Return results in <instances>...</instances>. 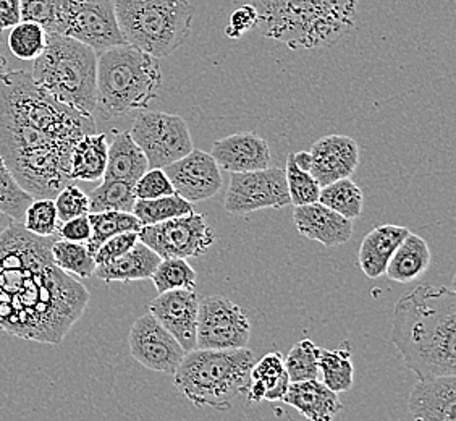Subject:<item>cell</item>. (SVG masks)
I'll return each mask as SVG.
<instances>
[{
    "mask_svg": "<svg viewBox=\"0 0 456 421\" xmlns=\"http://www.w3.org/2000/svg\"><path fill=\"white\" fill-rule=\"evenodd\" d=\"M128 345L133 359L144 368L166 375L175 373L186 353L175 337L151 313L133 323Z\"/></svg>",
    "mask_w": 456,
    "mask_h": 421,
    "instance_id": "cell-14",
    "label": "cell"
},
{
    "mask_svg": "<svg viewBox=\"0 0 456 421\" xmlns=\"http://www.w3.org/2000/svg\"><path fill=\"white\" fill-rule=\"evenodd\" d=\"M89 198V212H104V210H122L133 212L136 202L134 185L122 180H107L94 188Z\"/></svg>",
    "mask_w": 456,
    "mask_h": 421,
    "instance_id": "cell-32",
    "label": "cell"
},
{
    "mask_svg": "<svg viewBox=\"0 0 456 421\" xmlns=\"http://www.w3.org/2000/svg\"><path fill=\"white\" fill-rule=\"evenodd\" d=\"M289 204L285 170L271 166L251 172H233L224 200V208L233 216L267 208L281 210Z\"/></svg>",
    "mask_w": 456,
    "mask_h": 421,
    "instance_id": "cell-13",
    "label": "cell"
},
{
    "mask_svg": "<svg viewBox=\"0 0 456 421\" xmlns=\"http://www.w3.org/2000/svg\"><path fill=\"white\" fill-rule=\"evenodd\" d=\"M150 169H164L193 150L188 125L180 115L142 111L130 130Z\"/></svg>",
    "mask_w": 456,
    "mask_h": 421,
    "instance_id": "cell-10",
    "label": "cell"
},
{
    "mask_svg": "<svg viewBox=\"0 0 456 421\" xmlns=\"http://www.w3.org/2000/svg\"><path fill=\"white\" fill-rule=\"evenodd\" d=\"M4 45V36L0 33V45Z\"/></svg>",
    "mask_w": 456,
    "mask_h": 421,
    "instance_id": "cell-50",
    "label": "cell"
},
{
    "mask_svg": "<svg viewBox=\"0 0 456 421\" xmlns=\"http://www.w3.org/2000/svg\"><path fill=\"white\" fill-rule=\"evenodd\" d=\"M251 337V323L235 301L222 295L200 300L196 349H243Z\"/></svg>",
    "mask_w": 456,
    "mask_h": 421,
    "instance_id": "cell-12",
    "label": "cell"
},
{
    "mask_svg": "<svg viewBox=\"0 0 456 421\" xmlns=\"http://www.w3.org/2000/svg\"><path fill=\"white\" fill-rule=\"evenodd\" d=\"M106 133H88L73 146L70 156L71 180L96 182L104 177L107 166Z\"/></svg>",
    "mask_w": 456,
    "mask_h": 421,
    "instance_id": "cell-26",
    "label": "cell"
},
{
    "mask_svg": "<svg viewBox=\"0 0 456 421\" xmlns=\"http://www.w3.org/2000/svg\"><path fill=\"white\" fill-rule=\"evenodd\" d=\"M255 353L248 347L230 351L193 349L184 353L174 373V384L196 407L230 410L246 394Z\"/></svg>",
    "mask_w": 456,
    "mask_h": 421,
    "instance_id": "cell-5",
    "label": "cell"
},
{
    "mask_svg": "<svg viewBox=\"0 0 456 421\" xmlns=\"http://www.w3.org/2000/svg\"><path fill=\"white\" fill-rule=\"evenodd\" d=\"M23 21H33L45 28L47 33L53 27V0H20Z\"/></svg>",
    "mask_w": 456,
    "mask_h": 421,
    "instance_id": "cell-43",
    "label": "cell"
},
{
    "mask_svg": "<svg viewBox=\"0 0 456 421\" xmlns=\"http://www.w3.org/2000/svg\"><path fill=\"white\" fill-rule=\"evenodd\" d=\"M5 67H7V59H5V57H4L2 54H0V73L4 71V69H5Z\"/></svg>",
    "mask_w": 456,
    "mask_h": 421,
    "instance_id": "cell-49",
    "label": "cell"
},
{
    "mask_svg": "<svg viewBox=\"0 0 456 421\" xmlns=\"http://www.w3.org/2000/svg\"><path fill=\"white\" fill-rule=\"evenodd\" d=\"M256 2H263V0H256Z\"/></svg>",
    "mask_w": 456,
    "mask_h": 421,
    "instance_id": "cell-51",
    "label": "cell"
},
{
    "mask_svg": "<svg viewBox=\"0 0 456 421\" xmlns=\"http://www.w3.org/2000/svg\"><path fill=\"white\" fill-rule=\"evenodd\" d=\"M7 43L10 53L20 61H35L45 51L47 31L37 23L21 20L15 27L10 28Z\"/></svg>",
    "mask_w": 456,
    "mask_h": 421,
    "instance_id": "cell-36",
    "label": "cell"
},
{
    "mask_svg": "<svg viewBox=\"0 0 456 421\" xmlns=\"http://www.w3.org/2000/svg\"><path fill=\"white\" fill-rule=\"evenodd\" d=\"M57 235L63 240L86 244L91 237V222H89L88 214L61 222L57 227Z\"/></svg>",
    "mask_w": 456,
    "mask_h": 421,
    "instance_id": "cell-45",
    "label": "cell"
},
{
    "mask_svg": "<svg viewBox=\"0 0 456 421\" xmlns=\"http://www.w3.org/2000/svg\"><path fill=\"white\" fill-rule=\"evenodd\" d=\"M148 169V159L134 143L130 132L117 133L109 144L106 172L102 178L134 185Z\"/></svg>",
    "mask_w": 456,
    "mask_h": 421,
    "instance_id": "cell-24",
    "label": "cell"
},
{
    "mask_svg": "<svg viewBox=\"0 0 456 421\" xmlns=\"http://www.w3.org/2000/svg\"><path fill=\"white\" fill-rule=\"evenodd\" d=\"M319 202L335 212L342 214L346 219L354 220L361 218L364 208V194L358 185L345 177L335 180L332 184L325 185L321 188Z\"/></svg>",
    "mask_w": 456,
    "mask_h": 421,
    "instance_id": "cell-29",
    "label": "cell"
},
{
    "mask_svg": "<svg viewBox=\"0 0 456 421\" xmlns=\"http://www.w3.org/2000/svg\"><path fill=\"white\" fill-rule=\"evenodd\" d=\"M51 255H53V263L57 264L61 271L70 276H77L81 279H88L91 276H94L96 260L89 252L86 244L55 237L51 245Z\"/></svg>",
    "mask_w": 456,
    "mask_h": 421,
    "instance_id": "cell-30",
    "label": "cell"
},
{
    "mask_svg": "<svg viewBox=\"0 0 456 421\" xmlns=\"http://www.w3.org/2000/svg\"><path fill=\"white\" fill-rule=\"evenodd\" d=\"M408 234V228L392 224L372 228L362 240L358 252L361 271L364 272L369 279L382 277L386 274L390 258Z\"/></svg>",
    "mask_w": 456,
    "mask_h": 421,
    "instance_id": "cell-22",
    "label": "cell"
},
{
    "mask_svg": "<svg viewBox=\"0 0 456 421\" xmlns=\"http://www.w3.org/2000/svg\"><path fill=\"white\" fill-rule=\"evenodd\" d=\"M53 202H55V210L61 222L89 214L88 194L77 185H65L53 198Z\"/></svg>",
    "mask_w": 456,
    "mask_h": 421,
    "instance_id": "cell-40",
    "label": "cell"
},
{
    "mask_svg": "<svg viewBox=\"0 0 456 421\" xmlns=\"http://www.w3.org/2000/svg\"><path fill=\"white\" fill-rule=\"evenodd\" d=\"M138 232H122L114 237L107 238L102 245L99 246L94 253L97 266L110 263L123 253H126L136 242H138Z\"/></svg>",
    "mask_w": 456,
    "mask_h": 421,
    "instance_id": "cell-42",
    "label": "cell"
},
{
    "mask_svg": "<svg viewBox=\"0 0 456 421\" xmlns=\"http://www.w3.org/2000/svg\"><path fill=\"white\" fill-rule=\"evenodd\" d=\"M162 70L158 57L130 45L97 54L96 109L104 117H122L148 109L158 97Z\"/></svg>",
    "mask_w": 456,
    "mask_h": 421,
    "instance_id": "cell-6",
    "label": "cell"
},
{
    "mask_svg": "<svg viewBox=\"0 0 456 421\" xmlns=\"http://www.w3.org/2000/svg\"><path fill=\"white\" fill-rule=\"evenodd\" d=\"M53 238L31 234L21 222L0 235V329L57 345L85 313L89 292L53 263Z\"/></svg>",
    "mask_w": 456,
    "mask_h": 421,
    "instance_id": "cell-2",
    "label": "cell"
},
{
    "mask_svg": "<svg viewBox=\"0 0 456 421\" xmlns=\"http://www.w3.org/2000/svg\"><path fill=\"white\" fill-rule=\"evenodd\" d=\"M13 220L10 219L9 216H5L4 212H0V235L4 234L5 228H9L12 226Z\"/></svg>",
    "mask_w": 456,
    "mask_h": 421,
    "instance_id": "cell-48",
    "label": "cell"
},
{
    "mask_svg": "<svg viewBox=\"0 0 456 421\" xmlns=\"http://www.w3.org/2000/svg\"><path fill=\"white\" fill-rule=\"evenodd\" d=\"M126 45L158 59L175 53L191 35L194 9L188 0H112Z\"/></svg>",
    "mask_w": 456,
    "mask_h": 421,
    "instance_id": "cell-8",
    "label": "cell"
},
{
    "mask_svg": "<svg viewBox=\"0 0 456 421\" xmlns=\"http://www.w3.org/2000/svg\"><path fill=\"white\" fill-rule=\"evenodd\" d=\"M97 54L69 36L47 33L31 77L41 88L81 114L96 111Z\"/></svg>",
    "mask_w": 456,
    "mask_h": 421,
    "instance_id": "cell-7",
    "label": "cell"
},
{
    "mask_svg": "<svg viewBox=\"0 0 456 421\" xmlns=\"http://www.w3.org/2000/svg\"><path fill=\"white\" fill-rule=\"evenodd\" d=\"M430 260L432 255L426 240L410 232L387 264L386 276L400 284L418 281L429 269Z\"/></svg>",
    "mask_w": 456,
    "mask_h": 421,
    "instance_id": "cell-25",
    "label": "cell"
},
{
    "mask_svg": "<svg viewBox=\"0 0 456 421\" xmlns=\"http://www.w3.org/2000/svg\"><path fill=\"white\" fill-rule=\"evenodd\" d=\"M390 341L418 379L456 375V292L422 284L396 301Z\"/></svg>",
    "mask_w": 456,
    "mask_h": 421,
    "instance_id": "cell-3",
    "label": "cell"
},
{
    "mask_svg": "<svg viewBox=\"0 0 456 421\" xmlns=\"http://www.w3.org/2000/svg\"><path fill=\"white\" fill-rule=\"evenodd\" d=\"M51 33L73 37L96 54L126 45L117 23L112 0H53Z\"/></svg>",
    "mask_w": 456,
    "mask_h": 421,
    "instance_id": "cell-9",
    "label": "cell"
},
{
    "mask_svg": "<svg viewBox=\"0 0 456 421\" xmlns=\"http://www.w3.org/2000/svg\"><path fill=\"white\" fill-rule=\"evenodd\" d=\"M281 400L311 421L334 420L342 410L337 392L325 386L321 379L289 383V391Z\"/></svg>",
    "mask_w": 456,
    "mask_h": 421,
    "instance_id": "cell-21",
    "label": "cell"
},
{
    "mask_svg": "<svg viewBox=\"0 0 456 421\" xmlns=\"http://www.w3.org/2000/svg\"><path fill=\"white\" fill-rule=\"evenodd\" d=\"M293 220L303 237L324 246L345 245L353 235V220L343 218L321 202L295 206Z\"/></svg>",
    "mask_w": 456,
    "mask_h": 421,
    "instance_id": "cell-20",
    "label": "cell"
},
{
    "mask_svg": "<svg viewBox=\"0 0 456 421\" xmlns=\"http://www.w3.org/2000/svg\"><path fill=\"white\" fill-rule=\"evenodd\" d=\"M193 212L191 202H186L180 194H167L154 200H136L133 214L140 219L141 226H152L158 222L186 216Z\"/></svg>",
    "mask_w": 456,
    "mask_h": 421,
    "instance_id": "cell-33",
    "label": "cell"
},
{
    "mask_svg": "<svg viewBox=\"0 0 456 421\" xmlns=\"http://www.w3.org/2000/svg\"><path fill=\"white\" fill-rule=\"evenodd\" d=\"M59 222L61 220H59V214L55 210L53 198H35L28 206L21 224L31 234L41 235V237H51V235H57Z\"/></svg>",
    "mask_w": 456,
    "mask_h": 421,
    "instance_id": "cell-39",
    "label": "cell"
},
{
    "mask_svg": "<svg viewBox=\"0 0 456 421\" xmlns=\"http://www.w3.org/2000/svg\"><path fill=\"white\" fill-rule=\"evenodd\" d=\"M96 132L93 115L81 114L36 85L25 70L0 73V158L28 194L55 198L71 184L77 141Z\"/></svg>",
    "mask_w": 456,
    "mask_h": 421,
    "instance_id": "cell-1",
    "label": "cell"
},
{
    "mask_svg": "<svg viewBox=\"0 0 456 421\" xmlns=\"http://www.w3.org/2000/svg\"><path fill=\"white\" fill-rule=\"evenodd\" d=\"M151 281L159 293L167 290L196 289L198 274L184 258H162Z\"/></svg>",
    "mask_w": 456,
    "mask_h": 421,
    "instance_id": "cell-34",
    "label": "cell"
},
{
    "mask_svg": "<svg viewBox=\"0 0 456 421\" xmlns=\"http://www.w3.org/2000/svg\"><path fill=\"white\" fill-rule=\"evenodd\" d=\"M285 178H287V188H289L291 204L301 206V204L319 202V194H321L322 186L317 184L316 178L311 176V172L303 170L295 164L291 154H289V159H287Z\"/></svg>",
    "mask_w": 456,
    "mask_h": 421,
    "instance_id": "cell-38",
    "label": "cell"
},
{
    "mask_svg": "<svg viewBox=\"0 0 456 421\" xmlns=\"http://www.w3.org/2000/svg\"><path fill=\"white\" fill-rule=\"evenodd\" d=\"M138 238L160 258H198L216 242V234L202 214H186L142 226Z\"/></svg>",
    "mask_w": 456,
    "mask_h": 421,
    "instance_id": "cell-11",
    "label": "cell"
},
{
    "mask_svg": "<svg viewBox=\"0 0 456 421\" xmlns=\"http://www.w3.org/2000/svg\"><path fill=\"white\" fill-rule=\"evenodd\" d=\"M257 20L259 17H257V10L255 5L253 4L243 5L232 13L227 28H225V36L230 39H240L245 33L257 27Z\"/></svg>",
    "mask_w": 456,
    "mask_h": 421,
    "instance_id": "cell-44",
    "label": "cell"
},
{
    "mask_svg": "<svg viewBox=\"0 0 456 421\" xmlns=\"http://www.w3.org/2000/svg\"><path fill=\"white\" fill-rule=\"evenodd\" d=\"M212 158L228 172H251L271 166L269 143L255 132L228 135L212 144Z\"/></svg>",
    "mask_w": 456,
    "mask_h": 421,
    "instance_id": "cell-19",
    "label": "cell"
},
{
    "mask_svg": "<svg viewBox=\"0 0 456 421\" xmlns=\"http://www.w3.org/2000/svg\"><path fill=\"white\" fill-rule=\"evenodd\" d=\"M283 365L289 383L319 379V347L309 339L299 341L283 359Z\"/></svg>",
    "mask_w": 456,
    "mask_h": 421,
    "instance_id": "cell-37",
    "label": "cell"
},
{
    "mask_svg": "<svg viewBox=\"0 0 456 421\" xmlns=\"http://www.w3.org/2000/svg\"><path fill=\"white\" fill-rule=\"evenodd\" d=\"M291 158H293L295 164H297L299 169H303V170H307V172H309V169H311V153H309V151H298V153H293V154H291Z\"/></svg>",
    "mask_w": 456,
    "mask_h": 421,
    "instance_id": "cell-47",
    "label": "cell"
},
{
    "mask_svg": "<svg viewBox=\"0 0 456 421\" xmlns=\"http://www.w3.org/2000/svg\"><path fill=\"white\" fill-rule=\"evenodd\" d=\"M160 256L142 242L134 245L110 263L96 266L94 276L104 282H133L151 279L160 263Z\"/></svg>",
    "mask_w": 456,
    "mask_h": 421,
    "instance_id": "cell-23",
    "label": "cell"
},
{
    "mask_svg": "<svg viewBox=\"0 0 456 421\" xmlns=\"http://www.w3.org/2000/svg\"><path fill=\"white\" fill-rule=\"evenodd\" d=\"M91 222V237L86 242L89 252L94 255L97 248L122 232H140L141 222L133 212L122 210H104V212H89Z\"/></svg>",
    "mask_w": 456,
    "mask_h": 421,
    "instance_id": "cell-28",
    "label": "cell"
},
{
    "mask_svg": "<svg viewBox=\"0 0 456 421\" xmlns=\"http://www.w3.org/2000/svg\"><path fill=\"white\" fill-rule=\"evenodd\" d=\"M174 194V185L164 169H148L134 184L136 200H154Z\"/></svg>",
    "mask_w": 456,
    "mask_h": 421,
    "instance_id": "cell-41",
    "label": "cell"
},
{
    "mask_svg": "<svg viewBox=\"0 0 456 421\" xmlns=\"http://www.w3.org/2000/svg\"><path fill=\"white\" fill-rule=\"evenodd\" d=\"M257 27L289 49H317L338 43L354 28L358 0H263Z\"/></svg>",
    "mask_w": 456,
    "mask_h": 421,
    "instance_id": "cell-4",
    "label": "cell"
},
{
    "mask_svg": "<svg viewBox=\"0 0 456 421\" xmlns=\"http://www.w3.org/2000/svg\"><path fill=\"white\" fill-rule=\"evenodd\" d=\"M176 194L186 202L211 200L222 190V172L209 153L191 150L186 156L164 167Z\"/></svg>",
    "mask_w": 456,
    "mask_h": 421,
    "instance_id": "cell-15",
    "label": "cell"
},
{
    "mask_svg": "<svg viewBox=\"0 0 456 421\" xmlns=\"http://www.w3.org/2000/svg\"><path fill=\"white\" fill-rule=\"evenodd\" d=\"M249 381H261L265 387V397L264 400L275 402L281 400L289 387V377L285 371L283 357L281 351H273L264 355L259 361H255Z\"/></svg>",
    "mask_w": 456,
    "mask_h": 421,
    "instance_id": "cell-31",
    "label": "cell"
},
{
    "mask_svg": "<svg viewBox=\"0 0 456 421\" xmlns=\"http://www.w3.org/2000/svg\"><path fill=\"white\" fill-rule=\"evenodd\" d=\"M200 295L196 290L176 289L159 293L150 313L175 337L184 351L196 349Z\"/></svg>",
    "mask_w": 456,
    "mask_h": 421,
    "instance_id": "cell-16",
    "label": "cell"
},
{
    "mask_svg": "<svg viewBox=\"0 0 456 421\" xmlns=\"http://www.w3.org/2000/svg\"><path fill=\"white\" fill-rule=\"evenodd\" d=\"M408 410L414 420L456 421V376L426 377L412 387Z\"/></svg>",
    "mask_w": 456,
    "mask_h": 421,
    "instance_id": "cell-18",
    "label": "cell"
},
{
    "mask_svg": "<svg viewBox=\"0 0 456 421\" xmlns=\"http://www.w3.org/2000/svg\"><path fill=\"white\" fill-rule=\"evenodd\" d=\"M319 379L337 394L350 391L354 381L350 343L337 351L319 349Z\"/></svg>",
    "mask_w": 456,
    "mask_h": 421,
    "instance_id": "cell-27",
    "label": "cell"
},
{
    "mask_svg": "<svg viewBox=\"0 0 456 421\" xmlns=\"http://www.w3.org/2000/svg\"><path fill=\"white\" fill-rule=\"evenodd\" d=\"M33 200L35 196L18 184L4 159L0 158V212L9 216L13 222H23L28 206Z\"/></svg>",
    "mask_w": 456,
    "mask_h": 421,
    "instance_id": "cell-35",
    "label": "cell"
},
{
    "mask_svg": "<svg viewBox=\"0 0 456 421\" xmlns=\"http://www.w3.org/2000/svg\"><path fill=\"white\" fill-rule=\"evenodd\" d=\"M311 176L321 186L353 176L360 166V146L345 135H327L311 148Z\"/></svg>",
    "mask_w": 456,
    "mask_h": 421,
    "instance_id": "cell-17",
    "label": "cell"
},
{
    "mask_svg": "<svg viewBox=\"0 0 456 421\" xmlns=\"http://www.w3.org/2000/svg\"><path fill=\"white\" fill-rule=\"evenodd\" d=\"M21 21L20 0H0V33Z\"/></svg>",
    "mask_w": 456,
    "mask_h": 421,
    "instance_id": "cell-46",
    "label": "cell"
}]
</instances>
